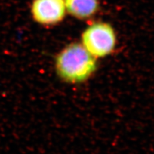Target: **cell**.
I'll list each match as a JSON object with an SVG mask.
<instances>
[{"mask_svg": "<svg viewBox=\"0 0 154 154\" xmlns=\"http://www.w3.org/2000/svg\"><path fill=\"white\" fill-rule=\"evenodd\" d=\"M54 67L58 76L68 84H82L97 70V59L90 54L80 42H72L57 54Z\"/></svg>", "mask_w": 154, "mask_h": 154, "instance_id": "cell-1", "label": "cell"}, {"mask_svg": "<svg viewBox=\"0 0 154 154\" xmlns=\"http://www.w3.org/2000/svg\"><path fill=\"white\" fill-rule=\"evenodd\" d=\"M81 44L95 59L111 55L116 49L117 36L110 23L98 21L91 23L82 32Z\"/></svg>", "mask_w": 154, "mask_h": 154, "instance_id": "cell-2", "label": "cell"}, {"mask_svg": "<svg viewBox=\"0 0 154 154\" xmlns=\"http://www.w3.org/2000/svg\"><path fill=\"white\" fill-rule=\"evenodd\" d=\"M30 12L36 24L51 26L62 22L67 11L64 0H32Z\"/></svg>", "mask_w": 154, "mask_h": 154, "instance_id": "cell-3", "label": "cell"}, {"mask_svg": "<svg viewBox=\"0 0 154 154\" xmlns=\"http://www.w3.org/2000/svg\"><path fill=\"white\" fill-rule=\"evenodd\" d=\"M66 11L79 20H87L97 14L99 0H64Z\"/></svg>", "mask_w": 154, "mask_h": 154, "instance_id": "cell-4", "label": "cell"}]
</instances>
